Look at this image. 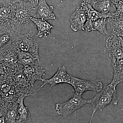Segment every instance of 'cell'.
Here are the masks:
<instances>
[{
  "mask_svg": "<svg viewBox=\"0 0 123 123\" xmlns=\"http://www.w3.org/2000/svg\"><path fill=\"white\" fill-rule=\"evenodd\" d=\"M35 6L30 2L14 4L11 23V33L13 35L20 34L22 30L26 28L31 21V9Z\"/></svg>",
  "mask_w": 123,
  "mask_h": 123,
  "instance_id": "6da1fadb",
  "label": "cell"
},
{
  "mask_svg": "<svg viewBox=\"0 0 123 123\" xmlns=\"http://www.w3.org/2000/svg\"><path fill=\"white\" fill-rule=\"evenodd\" d=\"M40 41V38L36 34L34 31L31 30L26 34H19L15 36L11 42V44L18 51L33 55L40 63L39 48Z\"/></svg>",
  "mask_w": 123,
  "mask_h": 123,
  "instance_id": "7a4b0ae2",
  "label": "cell"
},
{
  "mask_svg": "<svg viewBox=\"0 0 123 123\" xmlns=\"http://www.w3.org/2000/svg\"><path fill=\"white\" fill-rule=\"evenodd\" d=\"M117 93L116 87L109 84L103 88L93 98L89 99V104L93 106L90 123L97 111H102L105 107L110 105H117L118 100Z\"/></svg>",
  "mask_w": 123,
  "mask_h": 123,
  "instance_id": "3957f363",
  "label": "cell"
},
{
  "mask_svg": "<svg viewBox=\"0 0 123 123\" xmlns=\"http://www.w3.org/2000/svg\"><path fill=\"white\" fill-rule=\"evenodd\" d=\"M88 104L89 99L83 98L81 94L75 93L72 97L64 102L56 104L55 111L57 115L67 117Z\"/></svg>",
  "mask_w": 123,
  "mask_h": 123,
  "instance_id": "277c9868",
  "label": "cell"
},
{
  "mask_svg": "<svg viewBox=\"0 0 123 123\" xmlns=\"http://www.w3.org/2000/svg\"><path fill=\"white\" fill-rule=\"evenodd\" d=\"M73 88L75 93L82 94L84 92L90 91L99 92L103 88V83L81 79L71 75V80L69 84Z\"/></svg>",
  "mask_w": 123,
  "mask_h": 123,
  "instance_id": "5b68a950",
  "label": "cell"
},
{
  "mask_svg": "<svg viewBox=\"0 0 123 123\" xmlns=\"http://www.w3.org/2000/svg\"><path fill=\"white\" fill-rule=\"evenodd\" d=\"M106 46L112 62L123 57V37L111 33L106 40Z\"/></svg>",
  "mask_w": 123,
  "mask_h": 123,
  "instance_id": "8992f818",
  "label": "cell"
},
{
  "mask_svg": "<svg viewBox=\"0 0 123 123\" xmlns=\"http://www.w3.org/2000/svg\"><path fill=\"white\" fill-rule=\"evenodd\" d=\"M54 7L48 5L46 0H39L38 5L33 7L31 11V16L32 17L40 18L43 20H56V18L53 12Z\"/></svg>",
  "mask_w": 123,
  "mask_h": 123,
  "instance_id": "52a82bcc",
  "label": "cell"
},
{
  "mask_svg": "<svg viewBox=\"0 0 123 123\" xmlns=\"http://www.w3.org/2000/svg\"><path fill=\"white\" fill-rule=\"evenodd\" d=\"M71 80V75H69L67 71L64 66L60 67L55 74L50 79H43V83L36 92L33 93L34 96L43 87L47 85H50L51 88H53L56 85L60 84H70Z\"/></svg>",
  "mask_w": 123,
  "mask_h": 123,
  "instance_id": "ba28073f",
  "label": "cell"
},
{
  "mask_svg": "<svg viewBox=\"0 0 123 123\" xmlns=\"http://www.w3.org/2000/svg\"><path fill=\"white\" fill-rule=\"evenodd\" d=\"M85 13L82 10L78 8L70 15V27L74 31L84 30V27L86 21Z\"/></svg>",
  "mask_w": 123,
  "mask_h": 123,
  "instance_id": "9c48e42d",
  "label": "cell"
},
{
  "mask_svg": "<svg viewBox=\"0 0 123 123\" xmlns=\"http://www.w3.org/2000/svg\"><path fill=\"white\" fill-rule=\"evenodd\" d=\"M92 7L106 18L112 17L116 10L111 0H98Z\"/></svg>",
  "mask_w": 123,
  "mask_h": 123,
  "instance_id": "30bf717a",
  "label": "cell"
},
{
  "mask_svg": "<svg viewBox=\"0 0 123 123\" xmlns=\"http://www.w3.org/2000/svg\"><path fill=\"white\" fill-rule=\"evenodd\" d=\"M33 96V94H23L18 98V106L17 108L18 117L16 123H23L30 122L31 120V114L29 108L24 103V98L27 96Z\"/></svg>",
  "mask_w": 123,
  "mask_h": 123,
  "instance_id": "8fae6325",
  "label": "cell"
},
{
  "mask_svg": "<svg viewBox=\"0 0 123 123\" xmlns=\"http://www.w3.org/2000/svg\"><path fill=\"white\" fill-rule=\"evenodd\" d=\"M24 73L26 78L30 81L31 84H34L37 80L43 81V79L42 78L44 76V71L42 68L38 66L36 64L24 67Z\"/></svg>",
  "mask_w": 123,
  "mask_h": 123,
  "instance_id": "7c38bea8",
  "label": "cell"
},
{
  "mask_svg": "<svg viewBox=\"0 0 123 123\" xmlns=\"http://www.w3.org/2000/svg\"><path fill=\"white\" fill-rule=\"evenodd\" d=\"M30 19L37 29V35L40 38H42L43 36L47 37L48 35L51 34V30L54 28V26L46 20L32 17H31Z\"/></svg>",
  "mask_w": 123,
  "mask_h": 123,
  "instance_id": "4fadbf2b",
  "label": "cell"
},
{
  "mask_svg": "<svg viewBox=\"0 0 123 123\" xmlns=\"http://www.w3.org/2000/svg\"><path fill=\"white\" fill-rule=\"evenodd\" d=\"M112 62L114 76L110 84L116 87L118 85L123 82V57Z\"/></svg>",
  "mask_w": 123,
  "mask_h": 123,
  "instance_id": "5bb4252c",
  "label": "cell"
},
{
  "mask_svg": "<svg viewBox=\"0 0 123 123\" xmlns=\"http://www.w3.org/2000/svg\"><path fill=\"white\" fill-rule=\"evenodd\" d=\"M78 8L84 11L86 15V18L88 20L94 21L101 18H106L104 15L97 11L91 5L84 0H83Z\"/></svg>",
  "mask_w": 123,
  "mask_h": 123,
  "instance_id": "9a60e30c",
  "label": "cell"
},
{
  "mask_svg": "<svg viewBox=\"0 0 123 123\" xmlns=\"http://www.w3.org/2000/svg\"><path fill=\"white\" fill-rule=\"evenodd\" d=\"M107 20L111 25V33L123 37V19L108 18Z\"/></svg>",
  "mask_w": 123,
  "mask_h": 123,
  "instance_id": "2e32d148",
  "label": "cell"
},
{
  "mask_svg": "<svg viewBox=\"0 0 123 123\" xmlns=\"http://www.w3.org/2000/svg\"><path fill=\"white\" fill-rule=\"evenodd\" d=\"M18 63L24 65V67L31 66L35 64L37 59L29 53L18 51Z\"/></svg>",
  "mask_w": 123,
  "mask_h": 123,
  "instance_id": "e0dca14e",
  "label": "cell"
},
{
  "mask_svg": "<svg viewBox=\"0 0 123 123\" xmlns=\"http://www.w3.org/2000/svg\"><path fill=\"white\" fill-rule=\"evenodd\" d=\"M107 18H102L95 21H93V25L94 31H97L104 35L107 34Z\"/></svg>",
  "mask_w": 123,
  "mask_h": 123,
  "instance_id": "ac0fdd59",
  "label": "cell"
},
{
  "mask_svg": "<svg viewBox=\"0 0 123 123\" xmlns=\"http://www.w3.org/2000/svg\"><path fill=\"white\" fill-rule=\"evenodd\" d=\"M7 117L11 123H16L18 117L17 112L14 110L9 111L7 114Z\"/></svg>",
  "mask_w": 123,
  "mask_h": 123,
  "instance_id": "d6986e66",
  "label": "cell"
},
{
  "mask_svg": "<svg viewBox=\"0 0 123 123\" xmlns=\"http://www.w3.org/2000/svg\"><path fill=\"white\" fill-rule=\"evenodd\" d=\"M93 21L91 20L86 19L84 27V31L86 33H88L91 31H93Z\"/></svg>",
  "mask_w": 123,
  "mask_h": 123,
  "instance_id": "ffe728a7",
  "label": "cell"
},
{
  "mask_svg": "<svg viewBox=\"0 0 123 123\" xmlns=\"http://www.w3.org/2000/svg\"><path fill=\"white\" fill-rule=\"evenodd\" d=\"M30 2L34 5L35 6L38 4L36 0H9V3L10 4H14L17 3H26Z\"/></svg>",
  "mask_w": 123,
  "mask_h": 123,
  "instance_id": "44dd1931",
  "label": "cell"
},
{
  "mask_svg": "<svg viewBox=\"0 0 123 123\" xmlns=\"http://www.w3.org/2000/svg\"><path fill=\"white\" fill-rule=\"evenodd\" d=\"M84 0L93 6L98 0Z\"/></svg>",
  "mask_w": 123,
  "mask_h": 123,
  "instance_id": "7402d4cb",
  "label": "cell"
},
{
  "mask_svg": "<svg viewBox=\"0 0 123 123\" xmlns=\"http://www.w3.org/2000/svg\"><path fill=\"white\" fill-rule=\"evenodd\" d=\"M6 119L4 117H0V123H5Z\"/></svg>",
  "mask_w": 123,
  "mask_h": 123,
  "instance_id": "603a6c76",
  "label": "cell"
},
{
  "mask_svg": "<svg viewBox=\"0 0 123 123\" xmlns=\"http://www.w3.org/2000/svg\"><path fill=\"white\" fill-rule=\"evenodd\" d=\"M121 0H111L112 2H113V4L114 5L118 3L119 1Z\"/></svg>",
  "mask_w": 123,
  "mask_h": 123,
  "instance_id": "cb8c5ba5",
  "label": "cell"
},
{
  "mask_svg": "<svg viewBox=\"0 0 123 123\" xmlns=\"http://www.w3.org/2000/svg\"><path fill=\"white\" fill-rule=\"evenodd\" d=\"M2 116V114H1V112H0V117Z\"/></svg>",
  "mask_w": 123,
  "mask_h": 123,
  "instance_id": "d4e9b609",
  "label": "cell"
},
{
  "mask_svg": "<svg viewBox=\"0 0 123 123\" xmlns=\"http://www.w3.org/2000/svg\"><path fill=\"white\" fill-rule=\"evenodd\" d=\"M39 0H36V1H37V2L38 3V2Z\"/></svg>",
  "mask_w": 123,
  "mask_h": 123,
  "instance_id": "484cf974",
  "label": "cell"
}]
</instances>
